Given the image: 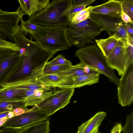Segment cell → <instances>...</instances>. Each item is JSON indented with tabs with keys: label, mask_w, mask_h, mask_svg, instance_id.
<instances>
[{
	"label": "cell",
	"mask_w": 133,
	"mask_h": 133,
	"mask_svg": "<svg viewBox=\"0 0 133 133\" xmlns=\"http://www.w3.org/2000/svg\"><path fill=\"white\" fill-rule=\"evenodd\" d=\"M71 64L72 63L70 61L66 59L61 54H58L52 60L47 62L45 65L53 66Z\"/></svg>",
	"instance_id": "cell-27"
},
{
	"label": "cell",
	"mask_w": 133,
	"mask_h": 133,
	"mask_svg": "<svg viewBox=\"0 0 133 133\" xmlns=\"http://www.w3.org/2000/svg\"><path fill=\"white\" fill-rule=\"evenodd\" d=\"M26 108L24 99L12 101L0 100V113L12 111L17 108Z\"/></svg>",
	"instance_id": "cell-22"
},
{
	"label": "cell",
	"mask_w": 133,
	"mask_h": 133,
	"mask_svg": "<svg viewBox=\"0 0 133 133\" xmlns=\"http://www.w3.org/2000/svg\"><path fill=\"white\" fill-rule=\"evenodd\" d=\"M127 41L120 38L115 47L106 58L108 65L112 69L117 71L121 76L125 71V65L127 57Z\"/></svg>",
	"instance_id": "cell-11"
},
{
	"label": "cell",
	"mask_w": 133,
	"mask_h": 133,
	"mask_svg": "<svg viewBox=\"0 0 133 133\" xmlns=\"http://www.w3.org/2000/svg\"><path fill=\"white\" fill-rule=\"evenodd\" d=\"M53 93L51 90L36 91L33 94L25 98V106H35L43 101Z\"/></svg>",
	"instance_id": "cell-20"
},
{
	"label": "cell",
	"mask_w": 133,
	"mask_h": 133,
	"mask_svg": "<svg viewBox=\"0 0 133 133\" xmlns=\"http://www.w3.org/2000/svg\"><path fill=\"white\" fill-rule=\"evenodd\" d=\"M125 26L126 31L128 35H133V24L130 23H125Z\"/></svg>",
	"instance_id": "cell-37"
},
{
	"label": "cell",
	"mask_w": 133,
	"mask_h": 133,
	"mask_svg": "<svg viewBox=\"0 0 133 133\" xmlns=\"http://www.w3.org/2000/svg\"><path fill=\"white\" fill-rule=\"evenodd\" d=\"M9 118L7 116L0 119V127H1Z\"/></svg>",
	"instance_id": "cell-38"
},
{
	"label": "cell",
	"mask_w": 133,
	"mask_h": 133,
	"mask_svg": "<svg viewBox=\"0 0 133 133\" xmlns=\"http://www.w3.org/2000/svg\"><path fill=\"white\" fill-rule=\"evenodd\" d=\"M19 51L0 47V87L8 82L22 64Z\"/></svg>",
	"instance_id": "cell-6"
},
{
	"label": "cell",
	"mask_w": 133,
	"mask_h": 133,
	"mask_svg": "<svg viewBox=\"0 0 133 133\" xmlns=\"http://www.w3.org/2000/svg\"><path fill=\"white\" fill-rule=\"evenodd\" d=\"M97 133H101L98 130L97 131Z\"/></svg>",
	"instance_id": "cell-41"
},
{
	"label": "cell",
	"mask_w": 133,
	"mask_h": 133,
	"mask_svg": "<svg viewBox=\"0 0 133 133\" xmlns=\"http://www.w3.org/2000/svg\"><path fill=\"white\" fill-rule=\"evenodd\" d=\"M99 74H93L73 78H62L57 87L62 88H75L86 85H90L98 82Z\"/></svg>",
	"instance_id": "cell-12"
},
{
	"label": "cell",
	"mask_w": 133,
	"mask_h": 133,
	"mask_svg": "<svg viewBox=\"0 0 133 133\" xmlns=\"http://www.w3.org/2000/svg\"><path fill=\"white\" fill-rule=\"evenodd\" d=\"M106 115V113L104 112H97L79 127L76 133H93L96 129L99 128Z\"/></svg>",
	"instance_id": "cell-17"
},
{
	"label": "cell",
	"mask_w": 133,
	"mask_h": 133,
	"mask_svg": "<svg viewBox=\"0 0 133 133\" xmlns=\"http://www.w3.org/2000/svg\"><path fill=\"white\" fill-rule=\"evenodd\" d=\"M122 126L120 123H116L111 129L110 133H121Z\"/></svg>",
	"instance_id": "cell-36"
},
{
	"label": "cell",
	"mask_w": 133,
	"mask_h": 133,
	"mask_svg": "<svg viewBox=\"0 0 133 133\" xmlns=\"http://www.w3.org/2000/svg\"><path fill=\"white\" fill-rule=\"evenodd\" d=\"M20 21L21 22L20 26L25 35L27 33L30 34L34 32L38 29L40 26L38 25L30 23L27 21H24L22 18H21Z\"/></svg>",
	"instance_id": "cell-26"
},
{
	"label": "cell",
	"mask_w": 133,
	"mask_h": 133,
	"mask_svg": "<svg viewBox=\"0 0 133 133\" xmlns=\"http://www.w3.org/2000/svg\"><path fill=\"white\" fill-rule=\"evenodd\" d=\"M93 6H89L76 14L71 19L70 23L73 22L78 17L83 15L87 12H91V13Z\"/></svg>",
	"instance_id": "cell-31"
},
{
	"label": "cell",
	"mask_w": 133,
	"mask_h": 133,
	"mask_svg": "<svg viewBox=\"0 0 133 133\" xmlns=\"http://www.w3.org/2000/svg\"><path fill=\"white\" fill-rule=\"evenodd\" d=\"M74 88L59 89L34 108L45 112L50 116L64 108L70 102Z\"/></svg>",
	"instance_id": "cell-7"
},
{
	"label": "cell",
	"mask_w": 133,
	"mask_h": 133,
	"mask_svg": "<svg viewBox=\"0 0 133 133\" xmlns=\"http://www.w3.org/2000/svg\"><path fill=\"white\" fill-rule=\"evenodd\" d=\"M67 28L65 25L40 26L30 34L42 47L54 55L72 46L67 39Z\"/></svg>",
	"instance_id": "cell-3"
},
{
	"label": "cell",
	"mask_w": 133,
	"mask_h": 133,
	"mask_svg": "<svg viewBox=\"0 0 133 133\" xmlns=\"http://www.w3.org/2000/svg\"><path fill=\"white\" fill-rule=\"evenodd\" d=\"M50 116L45 112L34 107L8 119L1 127L19 129L40 121L49 120Z\"/></svg>",
	"instance_id": "cell-8"
},
{
	"label": "cell",
	"mask_w": 133,
	"mask_h": 133,
	"mask_svg": "<svg viewBox=\"0 0 133 133\" xmlns=\"http://www.w3.org/2000/svg\"><path fill=\"white\" fill-rule=\"evenodd\" d=\"M120 38L114 34L107 38L96 39L95 41L97 46L107 58L114 48Z\"/></svg>",
	"instance_id": "cell-18"
},
{
	"label": "cell",
	"mask_w": 133,
	"mask_h": 133,
	"mask_svg": "<svg viewBox=\"0 0 133 133\" xmlns=\"http://www.w3.org/2000/svg\"><path fill=\"white\" fill-rule=\"evenodd\" d=\"M76 55L81 62L96 69L101 74L106 76L110 81L117 86L119 79L113 70L108 65L106 57L96 45H91L80 48L76 52Z\"/></svg>",
	"instance_id": "cell-4"
},
{
	"label": "cell",
	"mask_w": 133,
	"mask_h": 133,
	"mask_svg": "<svg viewBox=\"0 0 133 133\" xmlns=\"http://www.w3.org/2000/svg\"><path fill=\"white\" fill-rule=\"evenodd\" d=\"M38 79L44 83L52 88H56L62 78L56 74H42Z\"/></svg>",
	"instance_id": "cell-23"
},
{
	"label": "cell",
	"mask_w": 133,
	"mask_h": 133,
	"mask_svg": "<svg viewBox=\"0 0 133 133\" xmlns=\"http://www.w3.org/2000/svg\"><path fill=\"white\" fill-rule=\"evenodd\" d=\"M3 88L25 90L50 91L52 87L36 79H21L8 82L2 87Z\"/></svg>",
	"instance_id": "cell-13"
},
{
	"label": "cell",
	"mask_w": 133,
	"mask_h": 133,
	"mask_svg": "<svg viewBox=\"0 0 133 133\" xmlns=\"http://www.w3.org/2000/svg\"><path fill=\"white\" fill-rule=\"evenodd\" d=\"M96 1V0H72V6L85 5L87 6L91 4Z\"/></svg>",
	"instance_id": "cell-32"
},
{
	"label": "cell",
	"mask_w": 133,
	"mask_h": 133,
	"mask_svg": "<svg viewBox=\"0 0 133 133\" xmlns=\"http://www.w3.org/2000/svg\"><path fill=\"white\" fill-rule=\"evenodd\" d=\"M72 0H53L39 13L27 21L39 26L65 25L70 23L69 12Z\"/></svg>",
	"instance_id": "cell-2"
},
{
	"label": "cell",
	"mask_w": 133,
	"mask_h": 133,
	"mask_svg": "<svg viewBox=\"0 0 133 133\" xmlns=\"http://www.w3.org/2000/svg\"><path fill=\"white\" fill-rule=\"evenodd\" d=\"M90 18L106 31L109 36L114 34L127 41L129 40L128 35L126 30L125 23L121 18L101 14H90Z\"/></svg>",
	"instance_id": "cell-9"
},
{
	"label": "cell",
	"mask_w": 133,
	"mask_h": 133,
	"mask_svg": "<svg viewBox=\"0 0 133 133\" xmlns=\"http://www.w3.org/2000/svg\"><path fill=\"white\" fill-rule=\"evenodd\" d=\"M10 111H8L0 113V119L7 117Z\"/></svg>",
	"instance_id": "cell-39"
},
{
	"label": "cell",
	"mask_w": 133,
	"mask_h": 133,
	"mask_svg": "<svg viewBox=\"0 0 133 133\" xmlns=\"http://www.w3.org/2000/svg\"><path fill=\"white\" fill-rule=\"evenodd\" d=\"M121 76L117 86L118 103L123 107L129 106L133 102V63Z\"/></svg>",
	"instance_id": "cell-10"
},
{
	"label": "cell",
	"mask_w": 133,
	"mask_h": 133,
	"mask_svg": "<svg viewBox=\"0 0 133 133\" xmlns=\"http://www.w3.org/2000/svg\"><path fill=\"white\" fill-rule=\"evenodd\" d=\"M122 11L119 0H109L104 3L93 6L91 14L121 18Z\"/></svg>",
	"instance_id": "cell-14"
},
{
	"label": "cell",
	"mask_w": 133,
	"mask_h": 133,
	"mask_svg": "<svg viewBox=\"0 0 133 133\" xmlns=\"http://www.w3.org/2000/svg\"><path fill=\"white\" fill-rule=\"evenodd\" d=\"M101 73L96 69L85 65L80 62L69 69L57 74L62 78H73L85 75Z\"/></svg>",
	"instance_id": "cell-16"
},
{
	"label": "cell",
	"mask_w": 133,
	"mask_h": 133,
	"mask_svg": "<svg viewBox=\"0 0 133 133\" xmlns=\"http://www.w3.org/2000/svg\"><path fill=\"white\" fill-rule=\"evenodd\" d=\"M49 120L40 121L19 129L17 133H49Z\"/></svg>",
	"instance_id": "cell-19"
},
{
	"label": "cell",
	"mask_w": 133,
	"mask_h": 133,
	"mask_svg": "<svg viewBox=\"0 0 133 133\" xmlns=\"http://www.w3.org/2000/svg\"><path fill=\"white\" fill-rule=\"evenodd\" d=\"M99 128L96 129L93 133H97V131H98Z\"/></svg>",
	"instance_id": "cell-40"
},
{
	"label": "cell",
	"mask_w": 133,
	"mask_h": 133,
	"mask_svg": "<svg viewBox=\"0 0 133 133\" xmlns=\"http://www.w3.org/2000/svg\"><path fill=\"white\" fill-rule=\"evenodd\" d=\"M0 47L6 48L17 51L19 49L14 43L0 39Z\"/></svg>",
	"instance_id": "cell-29"
},
{
	"label": "cell",
	"mask_w": 133,
	"mask_h": 133,
	"mask_svg": "<svg viewBox=\"0 0 133 133\" xmlns=\"http://www.w3.org/2000/svg\"><path fill=\"white\" fill-rule=\"evenodd\" d=\"M19 129L0 127V133H17Z\"/></svg>",
	"instance_id": "cell-35"
},
{
	"label": "cell",
	"mask_w": 133,
	"mask_h": 133,
	"mask_svg": "<svg viewBox=\"0 0 133 133\" xmlns=\"http://www.w3.org/2000/svg\"><path fill=\"white\" fill-rule=\"evenodd\" d=\"M121 18L122 20L125 23H130L133 24V21H132L130 17L122 11L121 14Z\"/></svg>",
	"instance_id": "cell-34"
},
{
	"label": "cell",
	"mask_w": 133,
	"mask_h": 133,
	"mask_svg": "<svg viewBox=\"0 0 133 133\" xmlns=\"http://www.w3.org/2000/svg\"><path fill=\"white\" fill-rule=\"evenodd\" d=\"M122 11L128 15L133 21V0H119Z\"/></svg>",
	"instance_id": "cell-25"
},
{
	"label": "cell",
	"mask_w": 133,
	"mask_h": 133,
	"mask_svg": "<svg viewBox=\"0 0 133 133\" xmlns=\"http://www.w3.org/2000/svg\"><path fill=\"white\" fill-rule=\"evenodd\" d=\"M90 14L91 12H87L83 15L78 17L73 22L71 23H78L87 20L90 18Z\"/></svg>",
	"instance_id": "cell-33"
},
{
	"label": "cell",
	"mask_w": 133,
	"mask_h": 133,
	"mask_svg": "<svg viewBox=\"0 0 133 133\" xmlns=\"http://www.w3.org/2000/svg\"><path fill=\"white\" fill-rule=\"evenodd\" d=\"M123 133H133V112L127 116L125 125L122 127Z\"/></svg>",
	"instance_id": "cell-28"
},
{
	"label": "cell",
	"mask_w": 133,
	"mask_h": 133,
	"mask_svg": "<svg viewBox=\"0 0 133 133\" xmlns=\"http://www.w3.org/2000/svg\"><path fill=\"white\" fill-rule=\"evenodd\" d=\"M14 40L19 49L22 64L18 72L8 82L24 78H38L43 74L46 63L54 54L36 41L28 39L23 33L16 35Z\"/></svg>",
	"instance_id": "cell-1"
},
{
	"label": "cell",
	"mask_w": 133,
	"mask_h": 133,
	"mask_svg": "<svg viewBox=\"0 0 133 133\" xmlns=\"http://www.w3.org/2000/svg\"><path fill=\"white\" fill-rule=\"evenodd\" d=\"M50 0H18L21 10L30 18L43 11L50 3Z\"/></svg>",
	"instance_id": "cell-15"
},
{
	"label": "cell",
	"mask_w": 133,
	"mask_h": 133,
	"mask_svg": "<svg viewBox=\"0 0 133 133\" xmlns=\"http://www.w3.org/2000/svg\"><path fill=\"white\" fill-rule=\"evenodd\" d=\"M85 5L72 6L69 12V17L70 22L72 18L76 14L85 8Z\"/></svg>",
	"instance_id": "cell-30"
},
{
	"label": "cell",
	"mask_w": 133,
	"mask_h": 133,
	"mask_svg": "<svg viewBox=\"0 0 133 133\" xmlns=\"http://www.w3.org/2000/svg\"><path fill=\"white\" fill-rule=\"evenodd\" d=\"M26 91L1 87L0 88V100L12 101L24 99L21 98L20 96Z\"/></svg>",
	"instance_id": "cell-21"
},
{
	"label": "cell",
	"mask_w": 133,
	"mask_h": 133,
	"mask_svg": "<svg viewBox=\"0 0 133 133\" xmlns=\"http://www.w3.org/2000/svg\"><path fill=\"white\" fill-rule=\"evenodd\" d=\"M66 30L67 39L71 45L81 48L92 43V40L104 31L90 17L78 23L70 24Z\"/></svg>",
	"instance_id": "cell-5"
},
{
	"label": "cell",
	"mask_w": 133,
	"mask_h": 133,
	"mask_svg": "<svg viewBox=\"0 0 133 133\" xmlns=\"http://www.w3.org/2000/svg\"><path fill=\"white\" fill-rule=\"evenodd\" d=\"M72 64L53 66L45 65L43 68V73L45 74H56L70 68Z\"/></svg>",
	"instance_id": "cell-24"
}]
</instances>
